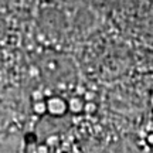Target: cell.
Masks as SVG:
<instances>
[{
    "mask_svg": "<svg viewBox=\"0 0 153 153\" xmlns=\"http://www.w3.org/2000/svg\"><path fill=\"white\" fill-rule=\"evenodd\" d=\"M47 108H48V112H51V114L61 115L65 112L67 104L60 98H51L47 101Z\"/></svg>",
    "mask_w": 153,
    "mask_h": 153,
    "instance_id": "cell-1",
    "label": "cell"
},
{
    "mask_svg": "<svg viewBox=\"0 0 153 153\" xmlns=\"http://www.w3.org/2000/svg\"><path fill=\"white\" fill-rule=\"evenodd\" d=\"M68 106H70V111H71V112H75V114H78V112L84 111V106H85V104H84V101H82L79 97H75V98H72L71 101H70Z\"/></svg>",
    "mask_w": 153,
    "mask_h": 153,
    "instance_id": "cell-2",
    "label": "cell"
},
{
    "mask_svg": "<svg viewBox=\"0 0 153 153\" xmlns=\"http://www.w3.org/2000/svg\"><path fill=\"white\" fill-rule=\"evenodd\" d=\"M33 109L37 115H44L45 112H48V108H47V102L45 101H38V102H34L33 104Z\"/></svg>",
    "mask_w": 153,
    "mask_h": 153,
    "instance_id": "cell-3",
    "label": "cell"
},
{
    "mask_svg": "<svg viewBox=\"0 0 153 153\" xmlns=\"http://www.w3.org/2000/svg\"><path fill=\"white\" fill-rule=\"evenodd\" d=\"M31 98L34 99V102H38V101H44V92L43 91H34L33 94H31Z\"/></svg>",
    "mask_w": 153,
    "mask_h": 153,
    "instance_id": "cell-4",
    "label": "cell"
},
{
    "mask_svg": "<svg viewBox=\"0 0 153 153\" xmlns=\"http://www.w3.org/2000/svg\"><path fill=\"white\" fill-rule=\"evenodd\" d=\"M84 111H85L87 114H94V112L97 111V105L94 104V102H87L85 106H84Z\"/></svg>",
    "mask_w": 153,
    "mask_h": 153,
    "instance_id": "cell-5",
    "label": "cell"
},
{
    "mask_svg": "<svg viewBox=\"0 0 153 153\" xmlns=\"http://www.w3.org/2000/svg\"><path fill=\"white\" fill-rule=\"evenodd\" d=\"M94 97H95V94H94V92H89V91L84 94V99H85L87 102H92V101H94Z\"/></svg>",
    "mask_w": 153,
    "mask_h": 153,
    "instance_id": "cell-6",
    "label": "cell"
},
{
    "mask_svg": "<svg viewBox=\"0 0 153 153\" xmlns=\"http://www.w3.org/2000/svg\"><path fill=\"white\" fill-rule=\"evenodd\" d=\"M38 153H48V148H47L45 145L40 146V148H38Z\"/></svg>",
    "mask_w": 153,
    "mask_h": 153,
    "instance_id": "cell-7",
    "label": "cell"
},
{
    "mask_svg": "<svg viewBox=\"0 0 153 153\" xmlns=\"http://www.w3.org/2000/svg\"><path fill=\"white\" fill-rule=\"evenodd\" d=\"M57 140H58V137L54 136V137H48V140H47V142H48V145H54L53 142H57Z\"/></svg>",
    "mask_w": 153,
    "mask_h": 153,
    "instance_id": "cell-8",
    "label": "cell"
},
{
    "mask_svg": "<svg viewBox=\"0 0 153 153\" xmlns=\"http://www.w3.org/2000/svg\"><path fill=\"white\" fill-rule=\"evenodd\" d=\"M148 143L153 146V133H150V135L148 136Z\"/></svg>",
    "mask_w": 153,
    "mask_h": 153,
    "instance_id": "cell-9",
    "label": "cell"
}]
</instances>
